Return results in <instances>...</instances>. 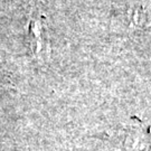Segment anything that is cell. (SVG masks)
Here are the masks:
<instances>
[{
  "instance_id": "obj_1",
  "label": "cell",
  "mask_w": 151,
  "mask_h": 151,
  "mask_svg": "<svg viewBox=\"0 0 151 151\" xmlns=\"http://www.w3.org/2000/svg\"><path fill=\"white\" fill-rule=\"evenodd\" d=\"M125 147L131 151H151V132L142 128L131 129L125 138Z\"/></svg>"
}]
</instances>
